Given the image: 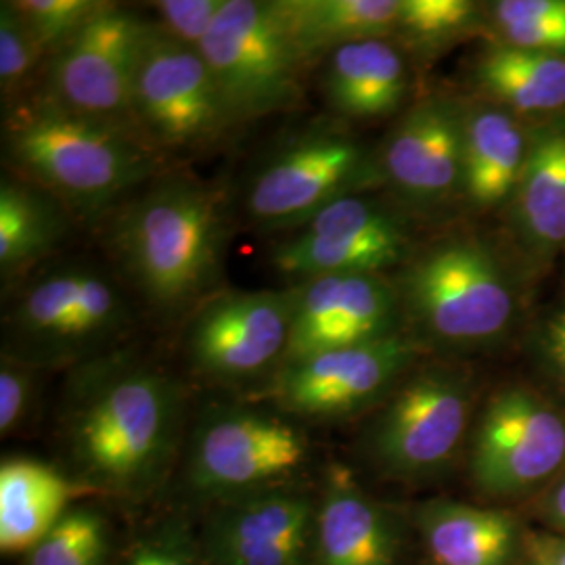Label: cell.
I'll return each mask as SVG.
<instances>
[{
    "label": "cell",
    "mask_w": 565,
    "mask_h": 565,
    "mask_svg": "<svg viewBox=\"0 0 565 565\" xmlns=\"http://www.w3.org/2000/svg\"><path fill=\"white\" fill-rule=\"evenodd\" d=\"M308 440L285 417L245 406L207 411L191 440L186 480L205 497H252L281 488L308 459Z\"/></svg>",
    "instance_id": "obj_13"
},
{
    "label": "cell",
    "mask_w": 565,
    "mask_h": 565,
    "mask_svg": "<svg viewBox=\"0 0 565 565\" xmlns=\"http://www.w3.org/2000/svg\"><path fill=\"white\" fill-rule=\"evenodd\" d=\"M291 321V287L216 291L189 315L186 361L205 380L223 384L275 375L289 348Z\"/></svg>",
    "instance_id": "obj_14"
},
{
    "label": "cell",
    "mask_w": 565,
    "mask_h": 565,
    "mask_svg": "<svg viewBox=\"0 0 565 565\" xmlns=\"http://www.w3.org/2000/svg\"><path fill=\"white\" fill-rule=\"evenodd\" d=\"M228 0H162L151 2L158 21L153 25L172 41L200 51Z\"/></svg>",
    "instance_id": "obj_34"
},
{
    "label": "cell",
    "mask_w": 565,
    "mask_h": 565,
    "mask_svg": "<svg viewBox=\"0 0 565 565\" xmlns=\"http://www.w3.org/2000/svg\"><path fill=\"white\" fill-rule=\"evenodd\" d=\"M471 480L490 497H520L565 473V411L524 384L497 390L469 452Z\"/></svg>",
    "instance_id": "obj_12"
},
{
    "label": "cell",
    "mask_w": 565,
    "mask_h": 565,
    "mask_svg": "<svg viewBox=\"0 0 565 565\" xmlns=\"http://www.w3.org/2000/svg\"><path fill=\"white\" fill-rule=\"evenodd\" d=\"M223 195L189 177H166L121 203L111 249L130 289L156 315H191L216 294L228 249Z\"/></svg>",
    "instance_id": "obj_3"
},
{
    "label": "cell",
    "mask_w": 565,
    "mask_h": 565,
    "mask_svg": "<svg viewBox=\"0 0 565 565\" xmlns=\"http://www.w3.org/2000/svg\"><path fill=\"white\" fill-rule=\"evenodd\" d=\"M527 553L534 565H565V539L532 536Z\"/></svg>",
    "instance_id": "obj_37"
},
{
    "label": "cell",
    "mask_w": 565,
    "mask_h": 565,
    "mask_svg": "<svg viewBox=\"0 0 565 565\" xmlns=\"http://www.w3.org/2000/svg\"><path fill=\"white\" fill-rule=\"evenodd\" d=\"M149 25L151 21L141 20L135 11L105 2L102 11L46 61L44 90L70 109L139 132L132 93Z\"/></svg>",
    "instance_id": "obj_16"
},
{
    "label": "cell",
    "mask_w": 565,
    "mask_h": 565,
    "mask_svg": "<svg viewBox=\"0 0 565 565\" xmlns=\"http://www.w3.org/2000/svg\"><path fill=\"white\" fill-rule=\"evenodd\" d=\"M522 258L473 228H452L419 243L392 277L404 331L424 348L450 356L497 350L524 327Z\"/></svg>",
    "instance_id": "obj_2"
},
{
    "label": "cell",
    "mask_w": 565,
    "mask_h": 565,
    "mask_svg": "<svg viewBox=\"0 0 565 565\" xmlns=\"http://www.w3.org/2000/svg\"><path fill=\"white\" fill-rule=\"evenodd\" d=\"M463 128L465 212L503 214L522 179L534 124L497 103L465 95Z\"/></svg>",
    "instance_id": "obj_20"
},
{
    "label": "cell",
    "mask_w": 565,
    "mask_h": 565,
    "mask_svg": "<svg viewBox=\"0 0 565 565\" xmlns=\"http://www.w3.org/2000/svg\"><path fill=\"white\" fill-rule=\"evenodd\" d=\"M473 97L497 103L527 124L565 116V57L484 42L469 63Z\"/></svg>",
    "instance_id": "obj_23"
},
{
    "label": "cell",
    "mask_w": 565,
    "mask_h": 565,
    "mask_svg": "<svg viewBox=\"0 0 565 565\" xmlns=\"http://www.w3.org/2000/svg\"><path fill=\"white\" fill-rule=\"evenodd\" d=\"M111 539L102 513L74 507L39 545L28 553L25 565H109Z\"/></svg>",
    "instance_id": "obj_30"
},
{
    "label": "cell",
    "mask_w": 565,
    "mask_h": 565,
    "mask_svg": "<svg viewBox=\"0 0 565 565\" xmlns=\"http://www.w3.org/2000/svg\"><path fill=\"white\" fill-rule=\"evenodd\" d=\"M21 20L25 21L44 60L49 61L61 46L72 41L93 20L105 0H11Z\"/></svg>",
    "instance_id": "obj_31"
},
{
    "label": "cell",
    "mask_w": 565,
    "mask_h": 565,
    "mask_svg": "<svg viewBox=\"0 0 565 565\" xmlns=\"http://www.w3.org/2000/svg\"><path fill=\"white\" fill-rule=\"evenodd\" d=\"M200 53L237 126L302 105L310 70L281 0H228Z\"/></svg>",
    "instance_id": "obj_7"
},
{
    "label": "cell",
    "mask_w": 565,
    "mask_h": 565,
    "mask_svg": "<svg viewBox=\"0 0 565 565\" xmlns=\"http://www.w3.org/2000/svg\"><path fill=\"white\" fill-rule=\"evenodd\" d=\"M486 4L478 0H401L394 41L413 67H429L465 42H486Z\"/></svg>",
    "instance_id": "obj_28"
},
{
    "label": "cell",
    "mask_w": 565,
    "mask_h": 565,
    "mask_svg": "<svg viewBox=\"0 0 565 565\" xmlns=\"http://www.w3.org/2000/svg\"><path fill=\"white\" fill-rule=\"evenodd\" d=\"M44 53L13 2L0 4V93L4 105L18 102Z\"/></svg>",
    "instance_id": "obj_32"
},
{
    "label": "cell",
    "mask_w": 565,
    "mask_h": 565,
    "mask_svg": "<svg viewBox=\"0 0 565 565\" xmlns=\"http://www.w3.org/2000/svg\"><path fill=\"white\" fill-rule=\"evenodd\" d=\"M132 114L160 156L210 151L239 128L202 53L168 39L153 21L142 44Z\"/></svg>",
    "instance_id": "obj_11"
},
{
    "label": "cell",
    "mask_w": 565,
    "mask_h": 565,
    "mask_svg": "<svg viewBox=\"0 0 565 565\" xmlns=\"http://www.w3.org/2000/svg\"><path fill=\"white\" fill-rule=\"evenodd\" d=\"M501 216L507 243L530 270L565 254V116L534 124L522 179Z\"/></svg>",
    "instance_id": "obj_19"
},
{
    "label": "cell",
    "mask_w": 565,
    "mask_h": 565,
    "mask_svg": "<svg viewBox=\"0 0 565 565\" xmlns=\"http://www.w3.org/2000/svg\"><path fill=\"white\" fill-rule=\"evenodd\" d=\"M308 70L354 42L392 39L401 0H281Z\"/></svg>",
    "instance_id": "obj_26"
},
{
    "label": "cell",
    "mask_w": 565,
    "mask_h": 565,
    "mask_svg": "<svg viewBox=\"0 0 565 565\" xmlns=\"http://www.w3.org/2000/svg\"><path fill=\"white\" fill-rule=\"evenodd\" d=\"M543 513L551 524L565 532V473L548 486L543 499Z\"/></svg>",
    "instance_id": "obj_38"
},
{
    "label": "cell",
    "mask_w": 565,
    "mask_h": 565,
    "mask_svg": "<svg viewBox=\"0 0 565 565\" xmlns=\"http://www.w3.org/2000/svg\"><path fill=\"white\" fill-rule=\"evenodd\" d=\"M419 530L436 565H509L515 522L499 509L438 501L422 507Z\"/></svg>",
    "instance_id": "obj_27"
},
{
    "label": "cell",
    "mask_w": 565,
    "mask_h": 565,
    "mask_svg": "<svg viewBox=\"0 0 565 565\" xmlns=\"http://www.w3.org/2000/svg\"><path fill=\"white\" fill-rule=\"evenodd\" d=\"M2 153L13 177L84 216L121 205L162 168L139 132L70 109L44 88L4 105Z\"/></svg>",
    "instance_id": "obj_4"
},
{
    "label": "cell",
    "mask_w": 565,
    "mask_h": 565,
    "mask_svg": "<svg viewBox=\"0 0 565 565\" xmlns=\"http://www.w3.org/2000/svg\"><path fill=\"white\" fill-rule=\"evenodd\" d=\"M401 548L398 527L352 473L333 465L324 476L317 511L315 564L394 565Z\"/></svg>",
    "instance_id": "obj_22"
},
{
    "label": "cell",
    "mask_w": 565,
    "mask_h": 565,
    "mask_svg": "<svg viewBox=\"0 0 565 565\" xmlns=\"http://www.w3.org/2000/svg\"><path fill=\"white\" fill-rule=\"evenodd\" d=\"M424 354L408 333L327 350L279 366L266 396L300 419H345L390 396Z\"/></svg>",
    "instance_id": "obj_15"
},
{
    "label": "cell",
    "mask_w": 565,
    "mask_h": 565,
    "mask_svg": "<svg viewBox=\"0 0 565 565\" xmlns=\"http://www.w3.org/2000/svg\"><path fill=\"white\" fill-rule=\"evenodd\" d=\"M36 366L2 359L0 364V434L11 436L32 411L36 396Z\"/></svg>",
    "instance_id": "obj_36"
},
{
    "label": "cell",
    "mask_w": 565,
    "mask_h": 565,
    "mask_svg": "<svg viewBox=\"0 0 565 565\" xmlns=\"http://www.w3.org/2000/svg\"><path fill=\"white\" fill-rule=\"evenodd\" d=\"M70 210L41 186L4 174L0 181V279L20 287L60 247Z\"/></svg>",
    "instance_id": "obj_25"
},
{
    "label": "cell",
    "mask_w": 565,
    "mask_h": 565,
    "mask_svg": "<svg viewBox=\"0 0 565 565\" xmlns=\"http://www.w3.org/2000/svg\"><path fill=\"white\" fill-rule=\"evenodd\" d=\"M417 224L384 191L350 195L282 235L268 263L291 285L333 275H394L422 243Z\"/></svg>",
    "instance_id": "obj_8"
},
{
    "label": "cell",
    "mask_w": 565,
    "mask_h": 565,
    "mask_svg": "<svg viewBox=\"0 0 565 565\" xmlns=\"http://www.w3.org/2000/svg\"><path fill=\"white\" fill-rule=\"evenodd\" d=\"M375 191H384L377 145L317 121L270 147L249 170L242 212L260 233L287 235L331 203Z\"/></svg>",
    "instance_id": "obj_6"
},
{
    "label": "cell",
    "mask_w": 565,
    "mask_h": 565,
    "mask_svg": "<svg viewBox=\"0 0 565 565\" xmlns=\"http://www.w3.org/2000/svg\"><path fill=\"white\" fill-rule=\"evenodd\" d=\"M182 419V385L160 366L114 350L76 369L61 431L78 480L99 494L142 499L174 461Z\"/></svg>",
    "instance_id": "obj_1"
},
{
    "label": "cell",
    "mask_w": 565,
    "mask_h": 565,
    "mask_svg": "<svg viewBox=\"0 0 565 565\" xmlns=\"http://www.w3.org/2000/svg\"><path fill=\"white\" fill-rule=\"evenodd\" d=\"M202 548H198L181 522H168L141 536L128 553L124 565H200Z\"/></svg>",
    "instance_id": "obj_35"
},
{
    "label": "cell",
    "mask_w": 565,
    "mask_h": 565,
    "mask_svg": "<svg viewBox=\"0 0 565 565\" xmlns=\"http://www.w3.org/2000/svg\"><path fill=\"white\" fill-rule=\"evenodd\" d=\"M291 291L294 321L282 364L406 333L392 275L319 277L291 285Z\"/></svg>",
    "instance_id": "obj_17"
},
{
    "label": "cell",
    "mask_w": 565,
    "mask_h": 565,
    "mask_svg": "<svg viewBox=\"0 0 565 565\" xmlns=\"http://www.w3.org/2000/svg\"><path fill=\"white\" fill-rule=\"evenodd\" d=\"M463 116L465 95L431 90L377 142L384 193L419 223L465 212Z\"/></svg>",
    "instance_id": "obj_9"
},
{
    "label": "cell",
    "mask_w": 565,
    "mask_h": 565,
    "mask_svg": "<svg viewBox=\"0 0 565 565\" xmlns=\"http://www.w3.org/2000/svg\"><path fill=\"white\" fill-rule=\"evenodd\" d=\"M473 398V380L463 366L431 364L406 375L369 429L373 461L404 480L445 471L463 446Z\"/></svg>",
    "instance_id": "obj_10"
},
{
    "label": "cell",
    "mask_w": 565,
    "mask_h": 565,
    "mask_svg": "<svg viewBox=\"0 0 565 565\" xmlns=\"http://www.w3.org/2000/svg\"><path fill=\"white\" fill-rule=\"evenodd\" d=\"M532 565H534V564H532Z\"/></svg>",
    "instance_id": "obj_39"
},
{
    "label": "cell",
    "mask_w": 565,
    "mask_h": 565,
    "mask_svg": "<svg viewBox=\"0 0 565 565\" xmlns=\"http://www.w3.org/2000/svg\"><path fill=\"white\" fill-rule=\"evenodd\" d=\"M525 350L546 384L565 401V296L527 323Z\"/></svg>",
    "instance_id": "obj_33"
},
{
    "label": "cell",
    "mask_w": 565,
    "mask_h": 565,
    "mask_svg": "<svg viewBox=\"0 0 565 565\" xmlns=\"http://www.w3.org/2000/svg\"><path fill=\"white\" fill-rule=\"evenodd\" d=\"M484 4L486 42L565 57V0H490Z\"/></svg>",
    "instance_id": "obj_29"
},
{
    "label": "cell",
    "mask_w": 565,
    "mask_h": 565,
    "mask_svg": "<svg viewBox=\"0 0 565 565\" xmlns=\"http://www.w3.org/2000/svg\"><path fill=\"white\" fill-rule=\"evenodd\" d=\"M319 503L273 488L235 499L210 524L202 545L207 565H306L315 555Z\"/></svg>",
    "instance_id": "obj_18"
},
{
    "label": "cell",
    "mask_w": 565,
    "mask_h": 565,
    "mask_svg": "<svg viewBox=\"0 0 565 565\" xmlns=\"http://www.w3.org/2000/svg\"><path fill=\"white\" fill-rule=\"evenodd\" d=\"M135 327L124 282L103 264L72 258L39 268L2 312V359L36 369L81 366L118 350Z\"/></svg>",
    "instance_id": "obj_5"
},
{
    "label": "cell",
    "mask_w": 565,
    "mask_h": 565,
    "mask_svg": "<svg viewBox=\"0 0 565 565\" xmlns=\"http://www.w3.org/2000/svg\"><path fill=\"white\" fill-rule=\"evenodd\" d=\"M99 494L53 465L4 459L0 467V551L30 553L74 509V501Z\"/></svg>",
    "instance_id": "obj_24"
},
{
    "label": "cell",
    "mask_w": 565,
    "mask_h": 565,
    "mask_svg": "<svg viewBox=\"0 0 565 565\" xmlns=\"http://www.w3.org/2000/svg\"><path fill=\"white\" fill-rule=\"evenodd\" d=\"M323 63L324 102L342 120L398 118L413 103V63L394 39L345 44Z\"/></svg>",
    "instance_id": "obj_21"
}]
</instances>
